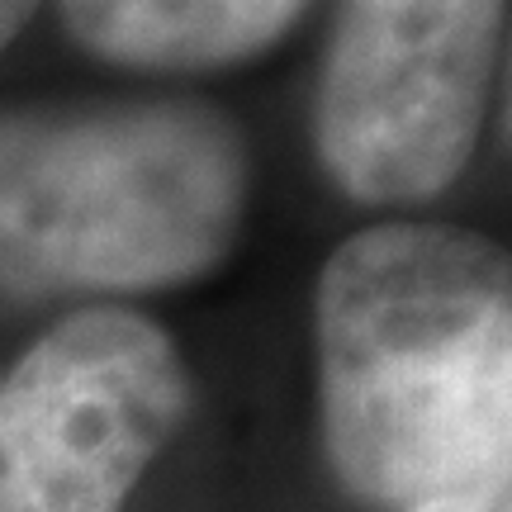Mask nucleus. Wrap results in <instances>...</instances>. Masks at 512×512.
I'll use <instances>...</instances> for the list:
<instances>
[{
    "label": "nucleus",
    "mask_w": 512,
    "mask_h": 512,
    "mask_svg": "<svg viewBox=\"0 0 512 512\" xmlns=\"http://www.w3.org/2000/svg\"><path fill=\"white\" fill-rule=\"evenodd\" d=\"M38 10V0H0V48L24 29V19Z\"/></svg>",
    "instance_id": "obj_6"
},
{
    "label": "nucleus",
    "mask_w": 512,
    "mask_h": 512,
    "mask_svg": "<svg viewBox=\"0 0 512 512\" xmlns=\"http://www.w3.org/2000/svg\"><path fill=\"white\" fill-rule=\"evenodd\" d=\"M242 214V152L204 110L43 114L0 124V266L143 290L214 266Z\"/></svg>",
    "instance_id": "obj_2"
},
{
    "label": "nucleus",
    "mask_w": 512,
    "mask_h": 512,
    "mask_svg": "<svg viewBox=\"0 0 512 512\" xmlns=\"http://www.w3.org/2000/svg\"><path fill=\"white\" fill-rule=\"evenodd\" d=\"M91 53L133 67H219L266 48L304 0H57Z\"/></svg>",
    "instance_id": "obj_5"
},
{
    "label": "nucleus",
    "mask_w": 512,
    "mask_h": 512,
    "mask_svg": "<svg viewBox=\"0 0 512 512\" xmlns=\"http://www.w3.org/2000/svg\"><path fill=\"white\" fill-rule=\"evenodd\" d=\"M185 403L181 356L147 318L57 323L0 389V512H124Z\"/></svg>",
    "instance_id": "obj_4"
},
{
    "label": "nucleus",
    "mask_w": 512,
    "mask_h": 512,
    "mask_svg": "<svg viewBox=\"0 0 512 512\" xmlns=\"http://www.w3.org/2000/svg\"><path fill=\"white\" fill-rule=\"evenodd\" d=\"M498 0H347L318 143L366 204H418L456 181L484 128Z\"/></svg>",
    "instance_id": "obj_3"
},
{
    "label": "nucleus",
    "mask_w": 512,
    "mask_h": 512,
    "mask_svg": "<svg viewBox=\"0 0 512 512\" xmlns=\"http://www.w3.org/2000/svg\"><path fill=\"white\" fill-rule=\"evenodd\" d=\"M332 465L375 508H508L512 285L494 242L384 223L318 280Z\"/></svg>",
    "instance_id": "obj_1"
},
{
    "label": "nucleus",
    "mask_w": 512,
    "mask_h": 512,
    "mask_svg": "<svg viewBox=\"0 0 512 512\" xmlns=\"http://www.w3.org/2000/svg\"><path fill=\"white\" fill-rule=\"evenodd\" d=\"M413 512H508V508H479V503H422Z\"/></svg>",
    "instance_id": "obj_7"
}]
</instances>
